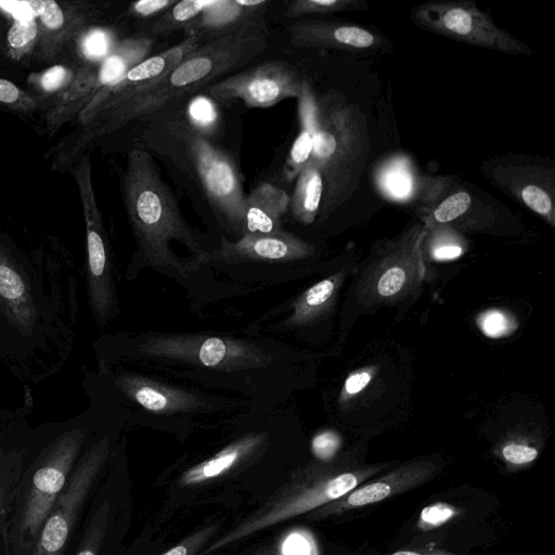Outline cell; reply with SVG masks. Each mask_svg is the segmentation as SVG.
<instances>
[{"label":"cell","instance_id":"cell-10","mask_svg":"<svg viewBox=\"0 0 555 555\" xmlns=\"http://www.w3.org/2000/svg\"><path fill=\"white\" fill-rule=\"evenodd\" d=\"M135 354L218 371L264 367L271 354L244 340L190 333H150L134 344Z\"/></svg>","mask_w":555,"mask_h":555},{"label":"cell","instance_id":"cell-20","mask_svg":"<svg viewBox=\"0 0 555 555\" xmlns=\"http://www.w3.org/2000/svg\"><path fill=\"white\" fill-rule=\"evenodd\" d=\"M313 253L312 244L283 230L275 234H245L235 242L223 238L210 257L225 262H285L308 258Z\"/></svg>","mask_w":555,"mask_h":555},{"label":"cell","instance_id":"cell-31","mask_svg":"<svg viewBox=\"0 0 555 555\" xmlns=\"http://www.w3.org/2000/svg\"><path fill=\"white\" fill-rule=\"evenodd\" d=\"M212 0L177 1L149 27V36H167L186 29L211 4Z\"/></svg>","mask_w":555,"mask_h":555},{"label":"cell","instance_id":"cell-14","mask_svg":"<svg viewBox=\"0 0 555 555\" xmlns=\"http://www.w3.org/2000/svg\"><path fill=\"white\" fill-rule=\"evenodd\" d=\"M111 464L92 493L74 555L119 554L131 521L130 485Z\"/></svg>","mask_w":555,"mask_h":555},{"label":"cell","instance_id":"cell-2","mask_svg":"<svg viewBox=\"0 0 555 555\" xmlns=\"http://www.w3.org/2000/svg\"><path fill=\"white\" fill-rule=\"evenodd\" d=\"M264 21L208 41L182 60L155 86L122 105L91 119L74 153L91 140L132 120L179 106L185 99L246 65L267 47Z\"/></svg>","mask_w":555,"mask_h":555},{"label":"cell","instance_id":"cell-15","mask_svg":"<svg viewBox=\"0 0 555 555\" xmlns=\"http://www.w3.org/2000/svg\"><path fill=\"white\" fill-rule=\"evenodd\" d=\"M305 81L292 64L274 60L223 77L199 92L220 106L240 100L247 107L264 108L289 98L298 99Z\"/></svg>","mask_w":555,"mask_h":555},{"label":"cell","instance_id":"cell-45","mask_svg":"<svg viewBox=\"0 0 555 555\" xmlns=\"http://www.w3.org/2000/svg\"><path fill=\"white\" fill-rule=\"evenodd\" d=\"M0 102L24 108L34 106V101L30 98L26 96L14 83L3 78H0Z\"/></svg>","mask_w":555,"mask_h":555},{"label":"cell","instance_id":"cell-37","mask_svg":"<svg viewBox=\"0 0 555 555\" xmlns=\"http://www.w3.org/2000/svg\"><path fill=\"white\" fill-rule=\"evenodd\" d=\"M38 25L35 18L14 20L9 30L8 42L13 57L18 59L28 52L37 38Z\"/></svg>","mask_w":555,"mask_h":555},{"label":"cell","instance_id":"cell-23","mask_svg":"<svg viewBox=\"0 0 555 555\" xmlns=\"http://www.w3.org/2000/svg\"><path fill=\"white\" fill-rule=\"evenodd\" d=\"M288 206L289 195L286 191L271 182L257 184L246 195L243 235L282 232V220Z\"/></svg>","mask_w":555,"mask_h":555},{"label":"cell","instance_id":"cell-25","mask_svg":"<svg viewBox=\"0 0 555 555\" xmlns=\"http://www.w3.org/2000/svg\"><path fill=\"white\" fill-rule=\"evenodd\" d=\"M315 94L308 81H305L302 92L298 98L299 131L292 144L284 166L286 179L293 182L301 169L310 160L314 141Z\"/></svg>","mask_w":555,"mask_h":555},{"label":"cell","instance_id":"cell-1","mask_svg":"<svg viewBox=\"0 0 555 555\" xmlns=\"http://www.w3.org/2000/svg\"><path fill=\"white\" fill-rule=\"evenodd\" d=\"M142 121L139 146L157 156L221 228L242 236L246 194L234 156L190 127L179 107Z\"/></svg>","mask_w":555,"mask_h":555},{"label":"cell","instance_id":"cell-44","mask_svg":"<svg viewBox=\"0 0 555 555\" xmlns=\"http://www.w3.org/2000/svg\"><path fill=\"white\" fill-rule=\"evenodd\" d=\"M70 79V72L61 65H55L44 72L39 83L43 91L54 92L64 87Z\"/></svg>","mask_w":555,"mask_h":555},{"label":"cell","instance_id":"cell-22","mask_svg":"<svg viewBox=\"0 0 555 555\" xmlns=\"http://www.w3.org/2000/svg\"><path fill=\"white\" fill-rule=\"evenodd\" d=\"M115 386L131 401L156 414L190 412L201 405L196 395L138 374L116 376Z\"/></svg>","mask_w":555,"mask_h":555},{"label":"cell","instance_id":"cell-33","mask_svg":"<svg viewBox=\"0 0 555 555\" xmlns=\"http://www.w3.org/2000/svg\"><path fill=\"white\" fill-rule=\"evenodd\" d=\"M29 292L25 284L24 276L7 260H0V297L4 306L11 308L24 305L31 307Z\"/></svg>","mask_w":555,"mask_h":555},{"label":"cell","instance_id":"cell-24","mask_svg":"<svg viewBox=\"0 0 555 555\" xmlns=\"http://www.w3.org/2000/svg\"><path fill=\"white\" fill-rule=\"evenodd\" d=\"M347 271L336 272L301 293L293 302L287 326H305L318 322L335 306Z\"/></svg>","mask_w":555,"mask_h":555},{"label":"cell","instance_id":"cell-28","mask_svg":"<svg viewBox=\"0 0 555 555\" xmlns=\"http://www.w3.org/2000/svg\"><path fill=\"white\" fill-rule=\"evenodd\" d=\"M24 470L23 452L0 442V555L18 481Z\"/></svg>","mask_w":555,"mask_h":555},{"label":"cell","instance_id":"cell-11","mask_svg":"<svg viewBox=\"0 0 555 555\" xmlns=\"http://www.w3.org/2000/svg\"><path fill=\"white\" fill-rule=\"evenodd\" d=\"M113 459L109 437L86 448L51 507L31 555H64L86 503Z\"/></svg>","mask_w":555,"mask_h":555},{"label":"cell","instance_id":"cell-29","mask_svg":"<svg viewBox=\"0 0 555 555\" xmlns=\"http://www.w3.org/2000/svg\"><path fill=\"white\" fill-rule=\"evenodd\" d=\"M425 228V227H424ZM468 249L464 233L448 224L425 228L422 253L431 261H451L462 257Z\"/></svg>","mask_w":555,"mask_h":555},{"label":"cell","instance_id":"cell-41","mask_svg":"<svg viewBox=\"0 0 555 555\" xmlns=\"http://www.w3.org/2000/svg\"><path fill=\"white\" fill-rule=\"evenodd\" d=\"M457 514L459 509L451 504L444 502L434 503L422 509L417 527L422 530H431L440 527Z\"/></svg>","mask_w":555,"mask_h":555},{"label":"cell","instance_id":"cell-30","mask_svg":"<svg viewBox=\"0 0 555 555\" xmlns=\"http://www.w3.org/2000/svg\"><path fill=\"white\" fill-rule=\"evenodd\" d=\"M190 127L212 140L221 128L220 105L208 95L197 92L185 99L179 106Z\"/></svg>","mask_w":555,"mask_h":555},{"label":"cell","instance_id":"cell-9","mask_svg":"<svg viewBox=\"0 0 555 555\" xmlns=\"http://www.w3.org/2000/svg\"><path fill=\"white\" fill-rule=\"evenodd\" d=\"M424 235V225L415 221L395 238L375 246L356 287L364 308L390 306L416 295L425 279Z\"/></svg>","mask_w":555,"mask_h":555},{"label":"cell","instance_id":"cell-36","mask_svg":"<svg viewBox=\"0 0 555 555\" xmlns=\"http://www.w3.org/2000/svg\"><path fill=\"white\" fill-rule=\"evenodd\" d=\"M114 34L104 28H92L79 39L81 54L91 62L103 61L115 48Z\"/></svg>","mask_w":555,"mask_h":555},{"label":"cell","instance_id":"cell-26","mask_svg":"<svg viewBox=\"0 0 555 555\" xmlns=\"http://www.w3.org/2000/svg\"><path fill=\"white\" fill-rule=\"evenodd\" d=\"M153 42V38L147 34L129 37L117 42L113 51L100 63L94 93L116 81L131 67L149 57Z\"/></svg>","mask_w":555,"mask_h":555},{"label":"cell","instance_id":"cell-17","mask_svg":"<svg viewBox=\"0 0 555 555\" xmlns=\"http://www.w3.org/2000/svg\"><path fill=\"white\" fill-rule=\"evenodd\" d=\"M202 44L204 43L198 37L185 33L184 38L176 46L146 57L116 81L95 92L82 108L80 121L88 124L94 117L144 93Z\"/></svg>","mask_w":555,"mask_h":555},{"label":"cell","instance_id":"cell-16","mask_svg":"<svg viewBox=\"0 0 555 555\" xmlns=\"http://www.w3.org/2000/svg\"><path fill=\"white\" fill-rule=\"evenodd\" d=\"M80 191L87 229V285L92 315L105 325L117 313V297L113 278L108 242L90 183L89 162L80 170Z\"/></svg>","mask_w":555,"mask_h":555},{"label":"cell","instance_id":"cell-32","mask_svg":"<svg viewBox=\"0 0 555 555\" xmlns=\"http://www.w3.org/2000/svg\"><path fill=\"white\" fill-rule=\"evenodd\" d=\"M365 0H294L286 7L287 18L369 10Z\"/></svg>","mask_w":555,"mask_h":555},{"label":"cell","instance_id":"cell-7","mask_svg":"<svg viewBox=\"0 0 555 555\" xmlns=\"http://www.w3.org/2000/svg\"><path fill=\"white\" fill-rule=\"evenodd\" d=\"M263 433H250L227 444L211 456L189 466L165 483L166 507L219 503L256 506L270 492L254 479L267 444ZM253 507V508H254Z\"/></svg>","mask_w":555,"mask_h":555},{"label":"cell","instance_id":"cell-38","mask_svg":"<svg viewBox=\"0 0 555 555\" xmlns=\"http://www.w3.org/2000/svg\"><path fill=\"white\" fill-rule=\"evenodd\" d=\"M378 365L370 364L350 372L345 378L338 401L346 404L362 393L373 380L378 371Z\"/></svg>","mask_w":555,"mask_h":555},{"label":"cell","instance_id":"cell-21","mask_svg":"<svg viewBox=\"0 0 555 555\" xmlns=\"http://www.w3.org/2000/svg\"><path fill=\"white\" fill-rule=\"evenodd\" d=\"M271 0H212L184 33H191L206 43L264 21Z\"/></svg>","mask_w":555,"mask_h":555},{"label":"cell","instance_id":"cell-8","mask_svg":"<svg viewBox=\"0 0 555 555\" xmlns=\"http://www.w3.org/2000/svg\"><path fill=\"white\" fill-rule=\"evenodd\" d=\"M418 221L425 227L448 224L462 233H496L518 225L501 202L454 176H421L414 184Z\"/></svg>","mask_w":555,"mask_h":555},{"label":"cell","instance_id":"cell-40","mask_svg":"<svg viewBox=\"0 0 555 555\" xmlns=\"http://www.w3.org/2000/svg\"><path fill=\"white\" fill-rule=\"evenodd\" d=\"M501 459L512 467H521L532 463L539 455V450L524 439H511L499 448Z\"/></svg>","mask_w":555,"mask_h":555},{"label":"cell","instance_id":"cell-42","mask_svg":"<svg viewBox=\"0 0 555 555\" xmlns=\"http://www.w3.org/2000/svg\"><path fill=\"white\" fill-rule=\"evenodd\" d=\"M178 0H140L127 9L128 15L139 21H154L172 7Z\"/></svg>","mask_w":555,"mask_h":555},{"label":"cell","instance_id":"cell-39","mask_svg":"<svg viewBox=\"0 0 555 555\" xmlns=\"http://www.w3.org/2000/svg\"><path fill=\"white\" fill-rule=\"evenodd\" d=\"M35 17L40 20L43 29L49 33L61 31L65 28L66 15L63 9L53 0L28 1Z\"/></svg>","mask_w":555,"mask_h":555},{"label":"cell","instance_id":"cell-27","mask_svg":"<svg viewBox=\"0 0 555 555\" xmlns=\"http://www.w3.org/2000/svg\"><path fill=\"white\" fill-rule=\"evenodd\" d=\"M323 191L322 173L310 158L299 172L293 194L289 196L288 211L293 218L302 224L313 223L320 211Z\"/></svg>","mask_w":555,"mask_h":555},{"label":"cell","instance_id":"cell-19","mask_svg":"<svg viewBox=\"0 0 555 555\" xmlns=\"http://www.w3.org/2000/svg\"><path fill=\"white\" fill-rule=\"evenodd\" d=\"M289 42L297 48L372 52L382 49L385 38L379 33L359 24L301 20L291 26Z\"/></svg>","mask_w":555,"mask_h":555},{"label":"cell","instance_id":"cell-35","mask_svg":"<svg viewBox=\"0 0 555 555\" xmlns=\"http://www.w3.org/2000/svg\"><path fill=\"white\" fill-rule=\"evenodd\" d=\"M224 520H214L194 530L176 545L156 555H198V553L222 530Z\"/></svg>","mask_w":555,"mask_h":555},{"label":"cell","instance_id":"cell-13","mask_svg":"<svg viewBox=\"0 0 555 555\" xmlns=\"http://www.w3.org/2000/svg\"><path fill=\"white\" fill-rule=\"evenodd\" d=\"M495 188L555 228V164L537 155L508 153L480 165Z\"/></svg>","mask_w":555,"mask_h":555},{"label":"cell","instance_id":"cell-43","mask_svg":"<svg viewBox=\"0 0 555 555\" xmlns=\"http://www.w3.org/2000/svg\"><path fill=\"white\" fill-rule=\"evenodd\" d=\"M340 444L341 437L337 431L333 429H324L313 437L311 450L318 459L328 461L339 450Z\"/></svg>","mask_w":555,"mask_h":555},{"label":"cell","instance_id":"cell-46","mask_svg":"<svg viewBox=\"0 0 555 555\" xmlns=\"http://www.w3.org/2000/svg\"><path fill=\"white\" fill-rule=\"evenodd\" d=\"M247 555H285L282 543H267L264 545L253 546Z\"/></svg>","mask_w":555,"mask_h":555},{"label":"cell","instance_id":"cell-6","mask_svg":"<svg viewBox=\"0 0 555 555\" xmlns=\"http://www.w3.org/2000/svg\"><path fill=\"white\" fill-rule=\"evenodd\" d=\"M88 430L70 424L24 468L4 531L10 555H31L42 525L83 451Z\"/></svg>","mask_w":555,"mask_h":555},{"label":"cell","instance_id":"cell-18","mask_svg":"<svg viewBox=\"0 0 555 555\" xmlns=\"http://www.w3.org/2000/svg\"><path fill=\"white\" fill-rule=\"evenodd\" d=\"M438 470L439 466L434 460L414 459L370 482H362L344 496L308 513L307 517L315 521L324 520L378 503L427 482Z\"/></svg>","mask_w":555,"mask_h":555},{"label":"cell","instance_id":"cell-34","mask_svg":"<svg viewBox=\"0 0 555 555\" xmlns=\"http://www.w3.org/2000/svg\"><path fill=\"white\" fill-rule=\"evenodd\" d=\"M476 325L489 338L500 339L513 335L518 328V320L511 311L490 308L476 315Z\"/></svg>","mask_w":555,"mask_h":555},{"label":"cell","instance_id":"cell-47","mask_svg":"<svg viewBox=\"0 0 555 555\" xmlns=\"http://www.w3.org/2000/svg\"><path fill=\"white\" fill-rule=\"evenodd\" d=\"M385 555H462L455 554L442 550H434V551H413V550H401L397 552H392Z\"/></svg>","mask_w":555,"mask_h":555},{"label":"cell","instance_id":"cell-4","mask_svg":"<svg viewBox=\"0 0 555 555\" xmlns=\"http://www.w3.org/2000/svg\"><path fill=\"white\" fill-rule=\"evenodd\" d=\"M369 153V129L361 107L337 92L315 96L311 158L324 184L320 220L331 217L357 192Z\"/></svg>","mask_w":555,"mask_h":555},{"label":"cell","instance_id":"cell-12","mask_svg":"<svg viewBox=\"0 0 555 555\" xmlns=\"http://www.w3.org/2000/svg\"><path fill=\"white\" fill-rule=\"evenodd\" d=\"M410 18L423 30L469 46L511 54H533V50L470 0H430L414 7Z\"/></svg>","mask_w":555,"mask_h":555},{"label":"cell","instance_id":"cell-3","mask_svg":"<svg viewBox=\"0 0 555 555\" xmlns=\"http://www.w3.org/2000/svg\"><path fill=\"white\" fill-rule=\"evenodd\" d=\"M120 184L128 220L145 263L168 274L185 275L189 266L171 250L172 241L186 246L198 261L209 258L146 150L135 146L129 152Z\"/></svg>","mask_w":555,"mask_h":555},{"label":"cell","instance_id":"cell-5","mask_svg":"<svg viewBox=\"0 0 555 555\" xmlns=\"http://www.w3.org/2000/svg\"><path fill=\"white\" fill-rule=\"evenodd\" d=\"M388 464L353 469L309 464L295 469L268 498L229 529H222L198 555H212L279 522L324 506L372 478Z\"/></svg>","mask_w":555,"mask_h":555}]
</instances>
